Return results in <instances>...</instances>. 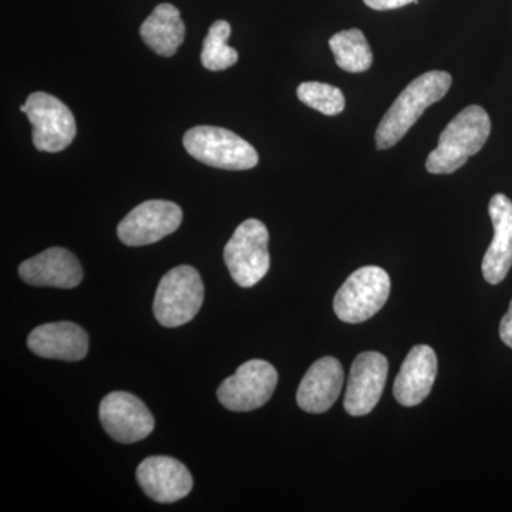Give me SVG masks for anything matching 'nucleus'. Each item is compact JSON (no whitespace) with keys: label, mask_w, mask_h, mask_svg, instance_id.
<instances>
[{"label":"nucleus","mask_w":512,"mask_h":512,"mask_svg":"<svg viewBox=\"0 0 512 512\" xmlns=\"http://www.w3.org/2000/svg\"><path fill=\"white\" fill-rule=\"evenodd\" d=\"M28 346L45 359L79 362L89 353V336L73 322L45 323L30 332Z\"/></svg>","instance_id":"nucleus-15"},{"label":"nucleus","mask_w":512,"mask_h":512,"mask_svg":"<svg viewBox=\"0 0 512 512\" xmlns=\"http://www.w3.org/2000/svg\"><path fill=\"white\" fill-rule=\"evenodd\" d=\"M231 26L225 20L212 23L208 35L202 45V66L211 72H221L238 62V53L234 47L228 46Z\"/></svg>","instance_id":"nucleus-20"},{"label":"nucleus","mask_w":512,"mask_h":512,"mask_svg":"<svg viewBox=\"0 0 512 512\" xmlns=\"http://www.w3.org/2000/svg\"><path fill=\"white\" fill-rule=\"evenodd\" d=\"M20 111H22V113H28V106H26V103L23 104V106H20Z\"/></svg>","instance_id":"nucleus-24"},{"label":"nucleus","mask_w":512,"mask_h":512,"mask_svg":"<svg viewBox=\"0 0 512 512\" xmlns=\"http://www.w3.org/2000/svg\"><path fill=\"white\" fill-rule=\"evenodd\" d=\"M491 133V120L483 107L468 106L457 114L439 137V147L427 157L430 174H453L468 158L480 153Z\"/></svg>","instance_id":"nucleus-2"},{"label":"nucleus","mask_w":512,"mask_h":512,"mask_svg":"<svg viewBox=\"0 0 512 512\" xmlns=\"http://www.w3.org/2000/svg\"><path fill=\"white\" fill-rule=\"evenodd\" d=\"M298 97L306 106L325 116H338L345 110L346 100L342 90L328 83L305 82L298 87Z\"/></svg>","instance_id":"nucleus-21"},{"label":"nucleus","mask_w":512,"mask_h":512,"mask_svg":"<svg viewBox=\"0 0 512 512\" xmlns=\"http://www.w3.org/2000/svg\"><path fill=\"white\" fill-rule=\"evenodd\" d=\"M330 50L340 69L349 73H363L373 64V53L362 30H342L330 37Z\"/></svg>","instance_id":"nucleus-19"},{"label":"nucleus","mask_w":512,"mask_h":512,"mask_svg":"<svg viewBox=\"0 0 512 512\" xmlns=\"http://www.w3.org/2000/svg\"><path fill=\"white\" fill-rule=\"evenodd\" d=\"M100 421L111 439L121 444L137 443L153 433L156 420L134 394L113 392L100 403Z\"/></svg>","instance_id":"nucleus-10"},{"label":"nucleus","mask_w":512,"mask_h":512,"mask_svg":"<svg viewBox=\"0 0 512 512\" xmlns=\"http://www.w3.org/2000/svg\"><path fill=\"white\" fill-rule=\"evenodd\" d=\"M500 336L505 345L512 349V301L508 312L505 313L504 318L501 319Z\"/></svg>","instance_id":"nucleus-23"},{"label":"nucleus","mask_w":512,"mask_h":512,"mask_svg":"<svg viewBox=\"0 0 512 512\" xmlns=\"http://www.w3.org/2000/svg\"><path fill=\"white\" fill-rule=\"evenodd\" d=\"M437 355L430 346L410 350L394 380V397L402 406H417L429 396L437 377Z\"/></svg>","instance_id":"nucleus-17"},{"label":"nucleus","mask_w":512,"mask_h":512,"mask_svg":"<svg viewBox=\"0 0 512 512\" xmlns=\"http://www.w3.org/2000/svg\"><path fill=\"white\" fill-rule=\"evenodd\" d=\"M204 302V284L197 269L175 266L158 284L153 311L164 328L187 325L200 312Z\"/></svg>","instance_id":"nucleus-3"},{"label":"nucleus","mask_w":512,"mask_h":512,"mask_svg":"<svg viewBox=\"0 0 512 512\" xmlns=\"http://www.w3.org/2000/svg\"><path fill=\"white\" fill-rule=\"evenodd\" d=\"M144 493L161 504L177 503L191 493L192 476L181 461L168 456L147 457L137 468Z\"/></svg>","instance_id":"nucleus-12"},{"label":"nucleus","mask_w":512,"mask_h":512,"mask_svg":"<svg viewBox=\"0 0 512 512\" xmlns=\"http://www.w3.org/2000/svg\"><path fill=\"white\" fill-rule=\"evenodd\" d=\"M143 42L154 53L171 57L185 39V25L180 10L171 3H161L153 10L140 29Z\"/></svg>","instance_id":"nucleus-18"},{"label":"nucleus","mask_w":512,"mask_h":512,"mask_svg":"<svg viewBox=\"0 0 512 512\" xmlns=\"http://www.w3.org/2000/svg\"><path fill=\"white\" fill-rule=\"evenodd\" d=\"M390 276L379 266L357 269L340 286L333 302L336 316L342 322H366L386 305L390 295Z\"/></svg>","instance_id":"nucleus-6"},{"label":"nucleus","mask_w":512,"mask_h":512,"mask_svg":"<svg viewBox=\"0 0 512 512\" xmlns=\"http://www.w3.org/2000/svg\"><path fill=\"white\" fill-rule=\"evenodd\" d=\"M26 106L37 150L59 153L73 143L77 133L76 120L63 101L52 94L36 92L30 94Z\"/></svg>","instance_id":"nucleus-8"},{"label":"nucleus","mask_w":512,"mask_h":512,"mask_svg":"<svg viewBox=\"0 0 512 512\" xmlns=\"http://www.w3.org/2000/svg\"><path fill=\"white\" fill-rule=\"evenodd\" d=\"M181 222L183 210L174 202L146 201L128 212L117 228V235L127 247H144L173 234Z\"/></svg>","instance_id":"nucleus-9"},{"label":"nucleus","mask_w":512,"mask_h":512,"mask_svg":"<svg viewBox=\"0 0 512 512\" xmlns=\"http://www.w3.org/2000/svg\"><path fill=\"white\" fill-rule=\"evenodd\" d=\"M278 384V372L265 360H249L218 387V400L231 412H252L269 402Z\"/></svg>","instance_id":"nucleus-7"},{"label":"nucleus","mask_w":512,"mask_h":512,"mask_svg":"<svg viewBox=\"0 0 512 512\" xmlns=\"http://www.w3.org/2000/svg\"><path fill=\"white\" fill-rule=\"evenodd\" d=\"M345 382V372L335 357H322L309 367L296 393V402L303 412H328L339 399Z\"/></svg>","instance_id":"nucleus-14"},{"label":"nucleus","mask_w":512,"mask_h":512,"mask_svg":"<svg viewBox=\"0 0 512 512\" xmlns=\"http://www.w3.org/2000/svg\"><path fill=\"white\" fill-rule=\"evenodd\" d=\"M269 232L264 222L247 220L242 222L224 249V261L232 279L241 288H252L268 274Z\"/></svg>","instance_id":"nucleus-5"},{"label":"nucleus","mask_w":512,"mask_h":512,"mask_svg":"<svg viewBox=\"0 0 512 512\" xmlns=\"http://www.w3.org/2000/svg\"><path fill=\"white\" fill-rule=\"evenodd\" d=\"M363 2H365L369 8L375 10H393L403 8V6L417 2V0H363Z\"/></svg>","instance_id":"nucleus-22"},{"label":"nucleus","mask_w":512,"mask_h":512,"mask_svg":"<svg viewBox=\"0 0 512 512\" xmlns=\"http://www.w3.org/2000/svg\"><path fill=\"white\" fill-rule=\"evenodd\" d=\"M494 238L485 252L483 275L491 285L504 281L512 266V201L504 194H495L488 205Z\"/></svg>","instance_id":"nucleus-16"},{"label":"nucleus","mask_w":512,"mask_h":512,"mask_svg":"<svg viewBox=\"0 0 512 512\" xmlns=\"http://www.w3.org/2000/svg\"><path fill=\"white\" fill-rule=\"evenodd\" d=\"M19 275L28 285L73 289L83 281V268L72 252L56 247L22 262Z\"/></svg>","instance_id":"nucleus-13"},{"label":"nucleus","mask_w":512,"mask_h":512,"mask_svg":"<svg viewBox=\"0 0 512 512\" xmlns=\"http://www.w3.org/2000/svg\"><path fill=\"white\" fill-rule=\"evenodd\" d=\"M184 147L195 160L221 170H251L259 161L255 148L227 128H191L185 133Z\"/></svg>","instance_id":"nucleus-4"},{"label":"nucleus","mask_w":512,"mask_h":512,"mask_svg":"<svg viewBox=\"0 0 512 512\" xmlns=\"http://www.w3.org/2000/svg\"><path fill=\"white\" fill-rule=\"evenodd\" d=\"M451 82L453 77L443 70H431L414 79L380 121L376 130L377 150L396 146L423 116L424 111L446 96Z\"/></svg>","instance_id":"nucleus-1"},{"label":"nucleus","mask_w":512,"mask_h":512,"mask_svg":"<svg viewBox=\"0 0 512 512\" xmlns=\"http://www.w3.org/2000/svg\"><path fill=\"white\" fill-rule=\"evenodd\" d=\"M387 373L389 362L382 353L363 352L356 357L343 402L350 416H366L375 409L382 397Z\"/></svg>","instance_id":"nucleus-11"}]
</instances>
